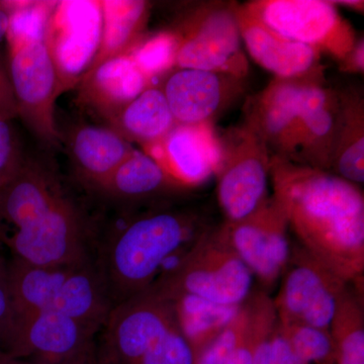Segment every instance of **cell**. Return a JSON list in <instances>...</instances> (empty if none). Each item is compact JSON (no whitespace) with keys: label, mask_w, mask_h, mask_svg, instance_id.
Segmentation results:
<instances>
[{"label":"cell","mask_w":364,"mask_h":364,"mask_svg":"<svg viewBox=\"0 0 364 364\" xmlns=\"http://www.w3.org/2000/svg\"><path fill=\"white\" fill-rule=\"evenodd\" d=\"M272 196L314 257L347 284L364 275V196L329 171L270 158Z\"/></svg>","instance_id":"obj_1"},{"label":"cell","mask_w":364,"mask_h":364,"mask_svg":"<svg viewBox=\"0 0 364 364\" xmlns=\"http://www.w3.org/2000/svg\"><path fill=\"white\" fill-rule=\"evenodd\" d=\"M208 228L193 210H158L135 218L112 233L95 262L114 306L149 289L165 263Z\"/></svg>","instance_id":"obj_2"},{"label":"cell","mask_w":364,"mask_h":364,"mask_svg":"<svg viewBox=\"0 0 364 364\" xmlns=\"http://www.w3.org/2000/svg\"><path fill=\"white\" fill-rule=\"evenodd\" d=\"M253 275L220 227H210L188 253L153 286L169 299L186 294L217 305L238 306L252 293Z\"/></svg>","instance_id":"obj_3"},{"label":"cell","mask_w":364,"mask_h":364,"mask_svg":"<svg viewBox=\"0 0 364 364\" xmlns=\"http://www.w3.org/2000/svg\"><path fill=\"white\" fill-rule=\"evenodd\" d=\"M47 26L9 28V74L18 116L36 135L46 142L54 143L58 138L54 104L61 85L46 42Z\"/></svg>","instance_id":"obj_4"},{"label":"cell","mask_w":364,"mask_h":364,"mask_svg":"<svg viewBox=\"0 0 364 364\" xmlns=\"http://www.w3.org/2000/svg\"><path fill=\"white\" fill-rule=\"evenodd\" d=\"M221 161L217 170V198L225 222L252 214L268 195L270 155L259 136L245 123L220 136Z\"/></svg>","instance_id":"obj_5"},{"label":"cell","mask_w":364,"mask_h":364,"mask_svg":"<svg viewBox=\"0 0 364 364\" xmlns=\"http://www.w3.org/2000/svg\"><path fill=\"white\" fill-rule=\"evenodd\" d=\"M100 328L55 311L16 313L0 351L21 360L95 361L93 338Z\"/></svg>","instance_id":"obj_6"},{"label":"cell","mask_w":364,"mask_h":364,"mask_svg":"<svg viewBox=\"0 0 364 364\" xmlns=\"http://www.w3.org/2000/svg\"><path fill=\"white\" fill-rule=\"evenodd\" d=\"M235 4H203L188 18L182 33L176 68L217 72L242 79L248 61L242 49Z\"/></svg>","instance_id":"obj_7"},{"label":"cell","mask_w":364,"mask_h":364,"mask_svg":"<svg viewBox=\"0 0 364 364\" xmlns=\"http://www.w3.org/2000/svg\"><path fill=\"white\" fill-rule=\"evenodd\" d=\"M282 277L273 299L277 321L329 330L339 296L348 284L299 244L291 247Z\"/></svg>","instance_id":"obj_8"},{"label":"cell","mask_w":364,"mask_h":364,"mask_svg":"<svg viewBox=\"0 0 364 364\" xmlns=\"http://www.w3.org/2000/svg\"><path fill=\"white\" fill-rule=\"evenodd\" d=\"M244 7L275 32L328 53L342 61L356 42L355 33L332 1L256 0Z\"/></svg>","instance_id":"obj_9"},{"label":"cell","mask_w":364,"mask_h":364,"mask_svg":"<svg viewBox=\"0 0 364 364\" xmlns=\"http://www.w3.org/2000/svg\"><path fill=\"white\" fill-rule=\"evenodd\" d=\"M11 257L36 267H59L90 260L82 218L64 196L28 226L0 237Z\"/></svg>","instance_id":"obj_10"},{"label":"cell","mask_w":364,"mask_h":364,"mask_svg":"<svg viewBox=\"0 0 364 364\" xmlns=\"http://www.w3.org/2000/svg\"><path fill=\"white\" fill-rule=\"evenodd\" d=\"M176 322L173 303L156 287L114 306L105 323L100 360L95 364H134Z\"/></svg>","instance_id":"obj_11"},{"label":"cell","mask_w":364,"mask_h":364,"mask_svg":"<svg viewBox=\"0 0 364 364\" xmlns=\"http://www.w3.org/2000/svg\"><path fill=\"white\" fill-rule=\"evenodd\" d=\"M225 239L265 289L274 287L284 274L291 254L289 223L273 198L236 222L219 226Z\"/></svg>","instance_id":"obj_12"},{"label":"cell","mask_w":364,"mask_h":364,"mask_svg":"<svg viewBox=\"0 0 364 364\" xmlns=\"http://www.w3.org/2000/svg\"><path fill=\"white\" fill-rule=\"evenodd\" d=\"M100 1H62L55 4L46 42L58 72L61 90L85 76L102 38Z\"/></svg>","instance_id":"obj_13"},{"label":"cell","mask_w":364,"mask_h":364,"mask_svg":"<svg viewBox=\"0 0 364 364\" xmlns=\"http://www.w3.org/2000/svg\"><path fill=\"white\" fill-rule=\"evenodd\" d=\"M306 79L275 77L246 102L245 124L260 136L270 158L298 161L299 102Z\"/></svg>","instance_id":"obj_14"},{"label":"cell","mask_w":364,"mask_h":364,"mask_svg":"<svg viewBox=\"0 0 364 364\" xmlns=\"http://www.w3.org/2000/svg\"><path fill=\"white\" fill-rule=\"evenodd\" d=\"M143 151L186 189L198 188L215 176L222 155L213 123L176 124L159 143Z\"/></svg>","instance_id":"obj_15"},{"label":"cell","mask_w":364,"mask_h":364,"mask_svg":"<svg viewBox=\"0 0 364 364\" xmlns=\"http://www.w3.org/2000/svg\"><path fill=\"white\" fill-rule=\"evenodd\" d=\"M176 124L213 123L240 97L241 79L217 72L177 68L161 87Z\"/></svg>","instance_id":"obj_16"},{"label":"cell","mask_w":364,"mask_h":364,"mask_svg":"<svg viewBox=\"0 0 364 364\" xmlns=\"http://www.w3.org/2000/svg\"><path fill=\"white\" fill-rule=\"evenodd\" d=\"M339 93L324 85V78H306L299 102L298 164L325 171L331 167L340 128Z\"/></svg>","instance_id":"obj_17"},{"label":"cell","mask_w":364,"mask_h":364,"mask_svg":"<svg viewBox=\"0 0 364 364\" xmlns=\"http://www.w3.org/2000/svg\"><path fill=\"white\" fill-rule=\"evenodd\" d=\"M234 7L242 42L256 63L277 78L323 77L318 50L275 32L244 6Z\"/></svg>","instance_id":"obj_18"},{"label":"cell","mask_w":364,"mask_h":364,"mask_svg":"<svg viewBox=\"0 0 364 364\" xmlns=\"http://www.w3.org/2000/svg\"><path fill=\"white\" fill-rule=\"evenodd\" d=\"M64 196L51 172L23 163L18 174L0 188V237L28 226Z\"/></svg>","instance_id":"obj_19"},{"label":"cell","mask_w":364,"mask_h":364,"mask_svg":"<svg viewBox=\"0 0 364 364\" xmlns=\"http://www.w3.org/2000/svg\"><path fill=\"white\" fill-rule=\"evenodd\" d=\"M95 188L112 200L130 205L188 191L147 153L136 149Z\"/></svg>","instance_id":"obj_20"},{"label":"cell","mask_w":364,"mask_h":364,"mask_svg":"<svg viewBox=\"0 0 364 364\" xmlns=\"http://www.w3.org/2000/svg\"><path fill=\"white\" fill-rule=\"evenodd\" d=\"M81 79L83 97L111 119L152 86L128 53L102 62Z\"/></svg>","instance_id":"obj_21"},{"label":"cell","mask_w":364,"mask_h":364,"mask_svg":"<svg viewBox=\"0 0 364 364\" xmlns=\"http://www.w3.org/2000/svg\"><path fill=\"white\" fill-rule=\"evenodd\" d=\"M69 144L81 176L95 188L134 151L121 134L104 127H80L72 134Z\"/></svg>","instance_id":"obj_22"},{"label":"cell","mask_w":364,"mask_h":364,"mask_svg":"<svg viewBox=\"0 0 364 364\" xmlns=\"http://www.w3.org/2000/svg\"><path fill=\"white\" fill-rule=\"evenodd\" d=\"M117 133L143 149L159 143L176 126L161 87L150 86L112 117Z\"/></svg>","instance_id":"obj_23"},{"label":"cell","mask_w":364,"mask_h":364,"mask_svg":"<svg viewBox=\"0 0 364 364\" xmlns=\"http://www.w3.org/2000/svg\"><path fill=\"white\" fill-rule=\"evenodd\" d=\"M339 93L342 107L341 128L329 172L358 184L364 182V102L358 91Z\"/></svg>","instance_id":"obj_24"},{"label":"cell","mask_w":364,"mask_h":364,"mask_svg":"<svg viewBox=\"0 0 364 364\" xmlns=\"http://www.w3.org/2000/svg\"><path fill=\"white\" fill-rule=\"evenodd\" d=\"M102 14L100 47L88 71L127 53L135 44L148 18L145 1H100Z\"/></svg>","instance_id":"obj_25"},{"label":"cell","mask_w":364,"mask_h":364,"mask_svg":"<svg viewBox=\"0 0 364 364\" xmlns=\"http://www.w3.org/2000/svg\"><path fill=\"white\" fill-rule=\"evenodd\" d=\"M170 299L173 303L177 324L191 345L195 358L214 341L241 306L217 305L186 294Z\"/></svg>","instance_id":"obj_26"},{"label":"cell","mask_w":364,"mask_h":364,"mask_svg":"<svg viewBox=\"0 0 364 364\" xmlns=\"http://www.w3.org/2000/svg\"><path fill=\"white\" fill-rule=\"evenodd\" d=\"M335 364H364L363 294L347 284L330 325Z\"/></svg>","instance_id":"obj_27"},{"label":"cell","mask_w":364,"mask_h":364,"mask_svg":"<svg viewBox=\"0 0 364 364\" xmlns=\"http://www.w3.org/2000/svg\"><path fill=\"white\" fill-rule=\"evenodd\" d=\"M252 323L240 344L224 364H253L258 349L272 335L277 320L273 299L265 291H252Z\"/></svg>","instance_id":"obj_28"},{"label":"cell","mask_w":364,"mask_h":364,"mask_svg":"<svg viewBox=\"0 0 364 364\" xmlns=\"http://www.w3.org/2000/svg\"><path fill=\"white\" fill-rule=\"evenodd\" d=\"M178 48L177 33L163 32L134 45L127 53L135 61L144 75L152 82L153 79L159 77L176 67Z\"/></svg>","instance_id":"obj_29"},{"label":"cell","mask_w":364,"mask_h":364,"mask_svg":"<svg viewBox=\"0 0 364 364\" xmlns=\"http://www.w3.org/2000/svg\"><path fill=\"white\" fill-rule=\"evenodd\" d=\"M254 301L252 293L239 306L236 315L210 345L195 358V364H224L232 352L240 344L252 323Z\"/></svg>","instance_id":"obj_30"},{"label":"cell","mask_w":364,"mask_h":364,"mask_svg":"<svg viewBox=\"0 0 364 364\" xmlns=\"http://www.w3.org/2000/svg\"><path fill=\"white\" fill-rule=\"evenodd\" d=\"M284 336L294 351L309 364H335L330 330L304 324H282Z\"/></svg>","instance_id":"obj_31"},{"label":"cell","mask_w":364,"mask_h":364,"mask_svg":"<svg viewBox=\"0 0 364 364\" xmlns=\"http://www.w3.org/2000/svg\"><path fill=\"white\" fill-rule=\"evenodd\" d=\"M134 364H195L188 340L176 324Z\"/></svg>","instance_id":"obj_32"},{"label":"cell","mask_w":364,"mask_h":364,"mask_svg":"<svg viewBox=\"0 0 364 364\" xmlns=\"http://www.w3.org/2000/svg\"><path fill=\"white\" fill-rule=\"evenodd\" d=\"M23 163L13 127L9 121L0 119V188L18 174Z\"/></svg>","instance_id":"obj_33"},{"label":"cell","mask_w":364,"mask_h":364,"mask_svg":"<svg viewBox=\"0 0 364 364\" xmlns=\"http://www.w3.org/2000/svg\"><path fill=\"white\" fill-rule=\"evenodd\" d=\"M0 243V348L6 341L14 320V303L9 277V259L2 254Z\"/></svg>","instance_id":"obj_34"},{"label":"cell","mask_w":364,"mask_h":364,"mask_svg":"<svg viewBox=\"0 0 364 364\" xmlns=\"http://www.w3.org/2000/svg\"><path fill=\"white\" fill-rule=\"evenodd\" d=\"M269 364H309L294 350L277 320L269 337Z\"/></svg>","instance_id":"obj_35"},{"label":"cell","mask_w":364,"mask_h":364,"mask_svg":"<svg viewBox=\"0 0 364 364\" xmlns=\"http://www.w3.org/2000/svg\"><path fill=\"white\" fill-rule=\"evenodd\" d=\"M18 116V105L9 72L0 59V119L11 121Z\"/></svg>","instance_id":"obj_36"},{"label":"cell","mask_w":364,"mask_h":364,"mask_svg":"<svg viewBox=\"0 0 364 364\" xmlns=\"http://www.w3.org/2000/svg\"><path fill=\"white\" fill-rule=\"evenodd\" d=\"M341 69L345 72H352V73H356V72H361L363 73L364 71V40L363 38L361 39L356 40L355 44L352 48L351 51L345 56V58L342 60Z\"/></svg>","instance_id":"obj_37"},{"label":"cell","mask_w":364,"mask_h":364,"mask_svg":"<svg viewBox=\"0 0 364 364\" xmlns=\"http://www.w3.org/2000/svg\"><path fill=\"white\" fill-rule=\"evenodd\" d=\"M9 23H11V16L9 11L4 9V6H0V42L6 38Z\"/></svg>","instance_id":"obj_38"},{"label":"cell","mask_w":364,"mask_h":364,"mask_svg":"<svg viewBox=\"0 0 364 364\" xmlns=\"http://www.w3.org/2000/svg\"><path fill=\"white\" fill-rule=\"evenodd\" d=\"M253 364H269V338L258 349Z\"/></svg>","instance_id":"obj_39"},{"label":"cell","mask_w":364,"mask_h":364,"mask_svg":"<svg viewBox=\"0 0 364 364\" xmlns=\"http://www.w3.org/2000/svg\"><path fill=\"white\" fill-rule=\"evenodd\" d=\"M7 364H95V360L87 361V363H46V361L21 360V359H14L7 355Z\"/></svg>","instance_id":"obj_40"},{"label":"cell","mask_w":364,"mask_h":364,"mask_svg":"<svg viewBox=\"0 0 364 364\" xmlns=\"http://www.w3.org/2000/svg\"><path fill=\"white\" fill-rule=\"evenodd\" d=\"M334 6H343L353 9V11H361L363 13L364 2L359 0H344V1H332Z\"/></svg>","instance_id":"obj_41"},{"label":"cell","mask_w":364,"mask_h":364,"mask_svg":"<svg viewBox=\"0 0 364 364\" xmlns=\"http://www.w3.org/2000/svg\"><path fill=\"white\" fill-rule=\"evenodd\" d=\"M0 364H7V355L2 351H0Z\"/></svg>","instance_id":"obj_42"}]
</instances>
